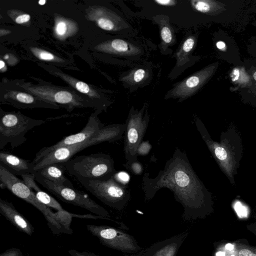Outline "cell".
Wrapping results in <instances>:
<instances>
[{
  "instance_id": "6da1fadb",
  "label": "cell",
  "mask_w": 256,
  "mask_h": 256,
  "mask_svg": "<svg viewBox=\"0 0 256 256\" xmlns=\"http://www.w3.org/2000/svg\"><path fill=\"white\" fill-rule=\"evenodd\" d=\"M142 187L147 200L160 189H169L183 206L182 216L187 220L198 216L212 199L211 193L193 170L186 154L178 148L156 176L151 178L147 172L144 174Z\"/></svg>"
},
{
  "instance_id": "7a4b0ae2",
  "label": "cell",
  "mask_w": 256,
  "mask_h": 256,
  "mask_svg": "<svg viewBox=\"0 0 256 256\" xmlns=\"http://www.w3.org/2000/svg\"><path fill=\"white\" fill-rule=\"evenodd\" d=\"M195 124L213 158L220 168L232 184H235L234 176L242 155V144L240 134L236 128L230 126L220 135V141L214 140L206 128L198 118L195 119Z\"/></svg>"
},
{
  "instance_id": "3957f363",
  "label": "cell",
  "mask_w": 256,
  "mask_h": 256,
  "mask_svg": "<svg viewBox=\"0 0 256 256\" xmlns=\"http://www.w3.org/2000/svg\"><path fill=\"white\" fill-rule=\"evenodd\" d=\"M58 164L78 180H106L116 172L113 158L104 153L79 156Z\"/></svg>"
},
{
  "instance_id": "277c9868",
  "label": "cell",
  "mask_w": 256,
  "mask_h": 256,
  "mask_svg": "<svg viewBox=\"0 0 256 256\" xmlns=\"http://www.w3.org/2000/svg\"><path fill=\"white\" fill-rule=\"evenodd\" d=\"M126 130V124L104 126L94 135L82 142L55 149L36 164L34 170H38L51 164L65 162L87 147L102 142H113L119 140L122 138Z\"/></svg>"
},
{
  "instance_id": "5b68a950",
  "label": "cell",
  "mask_w": 256,
  "mask_h": 256,
  "mask_svg": "<svg viewBox=\"0 0 256 256\" xmlns=\"http://www.w3.org/2000/svg\"><path fill=\"white\" fill-rule=\"evenodd\" d=\"M0 186L2 189L8 188L14 194L40 210L44 216L48 226L54 234L65 233L55 218V212L38 200L34 192L23 180L19 179L2 166H0Z\"/></svg>"
},
{
  "instance_id": "8992f818",
  "label": "cell",
  "mask_w": 256,
  "mask_h": 256,
  "mask_svg": "<svg viewBox=\"0 0 256 256\" xmlns=\"http://www.w3.org/2000/svg\"><path fill=\"white\" fill-rule=\"evenodd\" d=\"M45 122L26 117L20 114L3 112L0 120V150L10 143L12 148L24 143L26 134L34 128Z\"/></svg>"
},
{
  "instance_id": "52a82bcc",
  "label": "cell",
  "mask_w": 256,
  "mask_h": 256,
  "mask_svg": "<svg viewBox=\"0 0 256 256\" xmlns=\"http://www.w3.org/2000/svg\"><path fill=\"white\" fill-rule=\"evenodd\" d=\"M82 186L106 205L121 211L130 199V192L126 186L112 178L106 180H79Z\"/></svg>"
},
{
  "instance_id": "ba28073f",
  "label": "cell",
  "mask_w": 256,
  "mask_h": 256,
  "mask_svg": "<svg viewBox=\"0 0 256 256\" xmlns=\"http://www.w3.org/2000/svg\"><path fill=\"white\" fill-rule=\"evenodd\" d=\"M35 180L38 182L48 191L61 200L86 209L97 216L110 218L108 212L103 207L93 200L86 194L74 189L66 187L50 182L37 172L34 175Z\"/></svg>"
},
{
  "instance_id": "9c48e42d",
  "label": "cell",
  "mask_w": 256,
  "mask_h": 256,
  "mask_svg": "<svg viewBox=\"0 0 256 256\" xmlns=\"http://www.w3.org/2000/svg\"><path fill=\"white\" fill-rule=\"evenodd\" d=\"M86 227L102 245L109 248L128 254H135L142 250L134 236L118 228L94 224H87Z\"/></svg>"
},
{
  "instance_id": "30bf717a",
  "label": "cell",
  "mask_w": 256,
  "mask_h": 256,
  "mask_svg": "<svg viewBox=\"0 0 256 256\" xmlns=\"http://www.w3.org/2000/svg\"><path fill=\"white\" fill-rule=\"evenodd\" d=\"M144 107L140 110H132L126 120V130L124 136V152L126 162L138 159L137 148L142 141L150 121Z\"/></svg>"
},
{
  "instance_id": "8fae6325",
  "label": "cell",
  "mask_w": 256,
  "mask_h": 256,
  "mask_svg": "<svg viewBox=\"0 0 256 256\" xmlns=\"http://www.w3.org/2000/svg\"><path fill=\"white\" fill-rule=\"evenodd\" d=\"M104 126V125L99 120L96 115H92L80 132L64 138L52 146L44 147L36 153L32 162L34 164H36L44 157L59 147L82 142L92 136Z\"/></svg>"
},
{
  "instance_id": "7c38bea8",
  "label": "cell",
  "mask_w": 256,
  "mask_h": 256,
  "mask_svg": "<svg viewBox=\"0 0 256 256\" xmlns=\"http://www.w3.org/2000/svg\"><path fill=\"white\" fill-rule=\"evenodd\" d=\"M188 234V232H184L126 256H176Z\"/></svg>"
},
{
  "instance_id": "4fadbf2b",
  "label": "cell",
  "mask_w": 256,
  "mask_h": 256,
  "mask_svg": "<svg viewBox=\"0 0 256 256\" xmlns=\"http://www.w3.org/2000/svg\"><path fill=\"white\" fill-rule=\"evenodd\" d=\"M0 166H2L14 176L34 175L35 164L12 154L6 151L0 152Z\"/></svg>"
},
{
  "instance_id": "5bb4252c",
  "label": "cell",
  "mask_w": 256,
  "mask_h": 256,
  "mask_svg": "<svg viewBox=\"0 0 256 256\" xmlns=\"http://www.w3.org/2000/svg\"><path fill=\"white\" fill-rule=\"evenodd\" d=\"M0 213L19 231L29 236L32 234L34 227L16 210L12 202L0 198Z\"/></svg>"
},
{
  "instance_id": "9a60e30c",
  "label": "cell",
  "mask_w": 256,
  "mask_h": 256,
  "mask_svg": "<svg viewBox=\"0 0 256 256\" xmlns=\"http://www.w3.org/2000/svg\"><path fill=\"white\" fill-rule=\"evenodd\" d=\"M208 76L204 70L198 72L177 84L171 90L170 97L184 99L192 96Z\"/></svg>"
},
{
  "instance_id": "2e32d148",
  "label": "cell",
  "mask_w": 256,
  "mask_h": 256,
  "mask_svg": "<svg viewBox=\"0 0 256 256\" xmlns=\"http://www.w3.org/2000/svg\"><path fill=\"white\" fill-rule=\"evenodd\" d=\"M24 183L34 192L36 198L46 206L52 208L57 211L64 210L60 204L53 197L42 190L35 182L34 175L21 176Z\"/></svg>"
},
{
  "instance_id": "e0dca14e",
  "label": "cell",
  "mask_w": 256,
  "mask_h": 256,
  "mask_svg": "<svg viewBox=\"0 0 256 256\" xmlns=\"http://www.w3.org/2000/svg\"><path fill=\"white\" fill-rule=\"evenodd\" d=\"M64 170L58 164H53L36 172L46 179L66 187L74 188L72 182L65 176Z\"/></svg>"
},
{
  "instance_id": "ac0fdd59",
  "label": "cell",
  "mask_w": 256,
  "mask_h": 256,
  "mask_svg": "<svg viewBox=\"0 0 256 256\" xmlns=\"http://www.w3.org/2000/svg\"><path fill=\"white\" fill-rule=\"evenodd\" d=\"M106 49L113 53L126 56H136L141 52L138 47L121 39L110 41L106 44Z\"/></svg>"
},
{
  "instance_id": "d6986e66",
  "label": "cell",
  "mask_w": 256,
  "mask_h": 256,
  "mask_svg": "<svg viewBox=\"0 0 256 256\" xmlns=\"http://www.w3.org/2000/svg\"><path fill=\"white\" fill-rule=\"evenodd\" d=\"M194 44L195 39L194 36H190L184 40L176 54L178 66H182L189 60L188 56L192 51Z\"/></svg>"
},
{
  "instance_id": "ffe728a7",
  "label": "cell",
  "mask_w": 256,
  "mask_h": 256,
  "mask_svg": "<svg viewBox=\"0 0 256 256\" xmlns=\"http://www.w3.org/2000/svg\"><path fill=\"white\" fill-rule=\"evenodd\" d=\"M148 76V72L143 68L132 70L122 78V80L131 85L139 84L145 80Z\"/></svg>"
},
{
  "instance_id": "44dd1931",
  "label": "cell",
  "mask_w": 256,
  "mask_h": 256,
  "mask_svg": "<svg viewBox=\"0 0 256 256\" xmlns=\"http://www.w3.org/2000/svg\"><path fill=\"white\" fill-rule=\"evenodd\" d=\"M72 218V214L64 210L55 212V218L56 222L62 227L66 234H72L73 233L72 229L70 228Z\"/></svg>"
},
{
  "instance_id": "7402d4cb",
  "label": "cell",
  "mask_w": 256,
  "mask_h": 256,
  "mask_svg": "<svg viewBox=\"0 0 256 256\" xmlns=\"http://www.w3.org/2000/svg\"><path fill=\"white\" fill-rule=\"evenodd\" d=\"M54 102L64 104H68L70 106H82V104L75 100L72 94L66 91H60L56 92L54 96Z\"/></svg>"
},
{
  "instance_id": "603a6c76",
  "label": "cell",
  "mask_w": 256,
  "mask_h": 256,
  "mask_svg": "<svg viewBox=\"0 0 256 256\" xmlns=\"http://www.w3.org/2000/svg\"><path fill=\"white\" fill-rule=\"evenodd\" d=\"M160 34L162 44L164 46H166L174 42V34L168 25L164 24L161 27Z\"/></svg>"
},
{
  "instance_id": "cb8c5ba5",
  "label": "cell",
  "mask_w": 256,
  "mask_h": 256,
  "mask_svg": "<svg viewBox=\"0 0 256 256\" xmlns=\"http://www.w3.org/2000/svg\"><path fill=\"white\" fill-rule=\"evenodd\" d=\"M192 8L199 12H208L212 10L211 2L202 0H193L190 2Z\"/></svg>"
},
{
  "instance_id": "d4e9b609",
  "label": "cell",
  "mask_w": 256,
  "mask_h": 256,
  "mask_svg": "<svg viewBox=\"0 0 256 256\" xmlns=\"http://www.w3.org/2000/svg\"><path fill=\"white\" fill-rule=\"evenodd\" d=\"M98 26L102 29L106 30H118V24L110 18L102 17L98 20Z\"/></svg>"
},
{
  "instance_id": "484cf974",
  "label": "cell",
  "mask_w": 256,
  "mask_h": 256,
  "mask_svg": "<svg viewBox=\"0 0 256 256\" xmlns=\"http://www.w3.org/2000/svg\"><path fill=\"white\" fill-rule=\"evenodd\" d=\"M123 165L132 174L135 175H140L144 172L143 166L138 159L130 162H126Z\"/></svg>"
},
{
  "instance_id": "4316f807",
  "label": "cell",
  "mask_w": 256,
  "mask_h": 256,
  "mask_svg": "<svg viewBox=\"0 0 256 256\" xmlns=\"http://www.w3.org/2000/svg\"><path fill=\"white\" fill-rule=\"evenodd\" d=\"M112 178L117 182L124 186H126L130 180V175L124 172H116Z\"/></svg>"
},
{
  "instance_id": "83f0119b",
  "label": "cell",
  "mask_w": 256,
  "mask_h": 256,
  "mask_svg": "<svg viewBox=\"0 0 256 256\" xmlns=\"http://www.w3.org/2000/svg\"><path fill=\"white\" fill-rule=\"evenodd\" d=\"M32 51L34 54L40 60H52L55 59L54 56L49 52L37 48H32Z\"/></svg>"
},
{
  "instance_id": "f1b7e54d",
  "label": "cell",
  "mask_w": 256,
  "mask_h": 256,
  "mask_svg": "<svg viewBox=\"0 0 256 256\" xmlns=\"http://www.w3.org/2000/svg\"><path fill=\"white\" fill-rule=\"evenodd\" d=\"M16 99L18 102L24 104H33L34 102V99L32 96L22 92L17 94Z\"/></svg>"
},
{
  "instance_id": "f546056e",
  "label": "cell",
  "mask_w": 256,
  "mask_h": 256,
  "mask_svg": "<svg viewBox=\"0 0 256 256\" xmlns=\"http://www.w3.org/2000/svg\"><path fill=\"white\" fill-rule=\"evenodd\" d=\"M151 148L152 145L148 140L142 141L137 148V155L146 156L149 153Z\"/></svg>"
},
{
  "instance_id": "4dcf8cb0",
  "label": "cell",
  "mask_w": 256,
  "mask_h": 256,
  "mask_svg": "<svg viewBox=\"0 0 256 256\" xmlns=\"http://www.w3.org/2000/svg\"><path fill=\"white\" fill-rule=\"evenodd\" d=\"M0 256H23V254L20 248H12L1 253Z\"/></svg>"
},
{
  "instance_id": "1f68e13d",
  "label": "cell",
  "mask_w": 256,
  "mask_h": 256,
  "mask_svg": "<svg viewBox=\"0 0 256 256\" xmlns=\"http://www.w3.org/2000/svg\"><path fill=\"white\" fill-rule=\"evenodd\" d=\"M75 87L79 92L90 96V90L86 84L80 81L76 82L75 84Z\"/></svg>"
},
{
  "instance_id": "d6a6232c",
  "label": "cell",
  "mask_w": 256,
  "mask_h": 256,
  "mask_svg": "<svg viewBox=\"0 0 256 256\" xmlns=\"http://www.w3.org/2000/svg\"><path fill=\"white\" fill-rule=\"evenodd\" d=\"M68 252L71 256H100L92 252L87 251L79 252L76 250H69Z\"/></svg>"
},
{
  "instance_id": "836d02e7",
  "label": "cell",
  "mask_w": 256,
  "mask_h": 256,
  "mask_svg": "<svg viewBox=\"0 0 256 256\" xmlns=\"http://www.w3.org/2000/svg\"><path fill=\"white\" fill-rule=\"evenodd\" d=\"M56 32L58 35H64L66 32V24L64 22H60L56 26Z\"/></svg>"
},
{
  "instance_id": "e575fe53",
  "label": "cell",
  "mask_w": 256,
  "mask_h": 256,
  "mask_svg": "<svg viewBox=\"0 0 256 256\" xmlns=\"http://www.w3.org/2000/svg\"><path fill=\"white\" fill-rule=\"evenodd\" d=\"M158 5L171 6L176 4V1L174 0H156L154 1Z\"/></svg>"
},
{
  "instance_id": "d590c367",
  "label": "cell",
  "mask_w": 256,
  "mask_h": 256,
  "mask_svg": "<svg viewBox=\"0 0 256 256\" xmlns=\"http://www.w3.org/2000/svg\"><path fill=\"white\" fill-rule=\"evenodd\" d=\"M30 16L28 14H24L18 16L16 19L17 24H21L28 22L30 20Z\"/></svg>"
},
{
  "instance_id": "8d00e7d4",
  "label": "cell",
  "mask_w": 256,
  "mask_h": 256,
  "mask_svg": "<svg viewBox=\"0 0 256 256\" xmlns=\"http://www.w3.org/2000/svg\"><path fill=\"white\" fill-rule=\"evenodd\" d=\"M239 256H256V254L248 250L242 249L239 252Z\"/></svg>"
},
{
  "instance_id": "74e56055",
  "label": "cell",
  "mask_w": 256,
  "mask_h": 256,
  "mask_svg": "<svg viewBox=\"0 0 256 256\" xmlns=\"http://www.w3.org/2000/svg\"><path fill=\"white\" fill-rule=\"evenodd\" d=\"M216 46L220 50H222L225 47V44L222 41H219L216 43Z\"/></svg>"
},
{
  "instance_id": "f35d334b",
  "label": "cell",
  "mask_w": 256,
  "mask_h": 256,
  "mask_svg": "<svg viewBox=\"0 0 256 256\" xmlns=\"http://www.w3.org/2000/svg\"><path fill=\"white\" fill-rule=\"evenodd\" d=\"M225 248L226 250H232L234 248V246L231 244H228L226 245Z\"/></svg>"
},
{
  "instance_id": "ab89813d",
  "label": "cell",
  "mask_w": 256,
  "mask_h": 256,
  "mask_svg": "<svg viewBox=\"0 0 256 256\" xmlns=\"http://www.w3.org/2000/svg\"><path fill=\"white\" fill-rule=\"evenodd\" d=\"M216 256H225V254L224 252H216Z\"/></svg>"
},
{
  "instance_id": "60d3db41",
  "label": "cell",
  "mask_w": 256,
  "mask_h": 256,
  "mask_svg": "<svg viewBox=\"0 0 256 256\" xmlns=\"http://www.w3.org/2000/svg\"><path fill=\"white\" fill-rule=\"evenodd\" d=\"M4 66V62L2 60H0V68L2 69Z\"/></svg>"
},
{
  "instance_id": "b9f144b4",
  "label": "cell",
  "mask_w": 256,
  "mask_h": 256,
  "mask_svg": "<svg viewBox=\"0 0 256 256\" xmlns=\"http://www.w3.org/2000/svg\"><path fill=\"white\" fill-rule=\"evenodd\" d=\"M46 1L45 0H41L38 1L39 4L44 5L45 4Z\"/></svg>"
},
{
  "instance_id": "7bdbcfd3",
  "label": "cell",
  "mask_w": 256,
  "mask_h": 256,
  "mask_svg": "<svg viewBox=\"0 0 256 256\" xmlns=\"http://www.w3.org/2000/svg\"><path fill=\"white\" fill-rule=\"evenodd\" d=\"M253 76L254 79L256 80V72L254 74Z\"/></svg>"
},
{
  "instance_id": "ee69618b",
  "label": "cell",
  "mask_w": 256,
  "mask_h": 256,
  "mask_svg": "<svg viewBox=\"0 0 256 256\" xmlns=\"http://www.w3.org/2000/svg\"><path fill=\"white\" fill-rule=\"evenodd\" d=\"M231 256H234L232 254V255Z\"/></svg>"
}]
</instances>
